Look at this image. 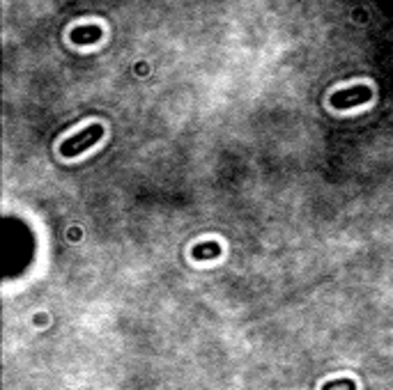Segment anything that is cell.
<instances>
[{
	"mask_svg": "<svg viewBox=\"0 0 393 390\" xmlns=\"http://www.w3.org/2000/svg\"><path fill=\"white\" fill-rule=\"evenodd\" d=\"M102 37V30L97 28V25H85V28H76L74 32H71V39H74L76 44H93L97 42V39Z\"/></svg>",
	"mask_w": 393,
	"mask_h": 390,
	"instance_id": "cell-3",
	"label": "cell"
},
{
	"mask_svg": "<svg viewBox=\"0 0 393 390\" xmlns=\"http://www.w3.org/2000/svg\"><path fill=\"white\" fill-rule=\"evenodd\" d=\"M322 390H357V386H355V381H352V379H338V381L324 383Z\"/></svg>",
	"mask_w": 393,
	"mask_h": 390,
	"instance_id": "cell-5",
	"label": "cell"
},
{
	"mask_svg": "<svg viewBox=\"0 0 393 390\" xmlns=\"http://www.w3.org/2000/svg\"><path fill=\"white\" fill-rule=\"evenodd\" d=\"M372 95L366 85H357L352 90H340L331 97V106L333 108H352V106L366 103Z\"/></svg>",
	"mask_w": 393,
	"mask_h": 390,
	"instance_id": "cell-2",
	"label": "cell"
},
{
	"mask_svg": "<svg viewBox=\"0 0 393 390\" xmlns=\"http://www.w3.org/2000/svg\"><path fill=\"white\" fill-rule=\"evenodd\" d=\"M102 136H104V127H102V124H93V127H88L85 131H81V134L69 136L67 141L60 145L62 156L64 158H74L76 154H81L83 149L93 147V145L99 141Z\"/></svg>",
	"mask_w": 393,
	"mask_h": 390,
	"instance_id": "cell-1",
	"label": "cell"
},
{
	"mask_svg": "<svg viewBox=\"0 0 393 390\" xmlns=\"http://www.w3.org/2000/svg\"><path fill=\"white\" fill-rule=\"evenodd\" d=\"M219 253H221V246L216 241L202 243V246H195L193 248V257H195V260H207V257H216Z\"/></svg>",
	"mask_w": 393,
	"mask_h": 390,
	"instance_id": "cell-4",
	"label": "cell"
}]
</instances>
